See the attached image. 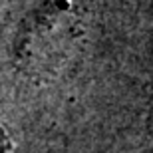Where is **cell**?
Wrapping results in <instances>:
<instances>
[{"label": "cell", "instance_id": "cell-1", "mask_svg": "<svg viewBox=\"0 0 153 153\" xmlns=\"http://www.w3.org/2000/svg\"><path fill=\"white\" fill-rule=\"evenodd\" d=\"M82 38V20L72 6L52 4L38 12L18 42V62L30 76H54L68 64Z\"/></svg>", "mask_w": 153, "mask_h": 153}]
</instances>
